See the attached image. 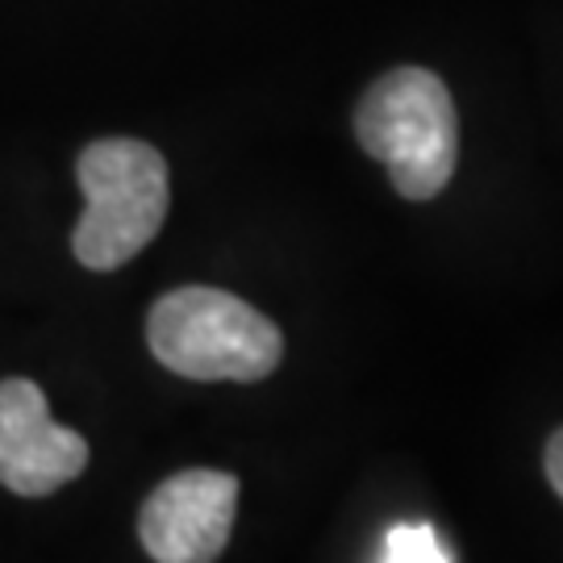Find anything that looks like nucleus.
<instances>
[{
    "instance_id": "obj_2",
    "label": "nucleus",
    "mask_w": 563,
    "mask_h": 563,
    "mask_svg": "<svg viewBox=\"0 0 563 563\" xmlns=\"http://www.w3.org/2000/svg\"><path fill=\"white\" fill-rule=\"evenodd\" d=\"M151 355L184 380L255 384L284 360V334L272 318L234 292L188 284L155 301L146 318Z\"/></svg>"
},
{
    "instance_id": "obj_7",
    "label": "nucleus",
    "mask_w": 563,
    "mask_h": 563,
    "mask_svg": "<svg viewBox=\"0 0 563 563\" xmlns=\"http://www.w3.org/2000/svg\"><path fill=\"white\" fill-rule=\"evenodd\" d=\"M543 472H547V484L555 488V497L563 501V426L547 439V451H543Z\"/></svg>"
},
{
    "instance_id": "obj_5",
    "label": "nucleus",
    "mask_w": 563,
    "mask_h": 563,
    "mask_svg": "<svg viewBox=\"0 0 563 563\" xmlns=\"http://www.w3.org/2000/svg\"><path fill=\"white\" fill-rule=\"evenodd\" d=\"M88 467L84 434L51 422L34 380H0V484L18 497H51Z\"/></svg>"
},
{
    "instance_id": "obj_4",
    "label": "nucleus",
    "mask_w": 563,
    "mask_h": 563,
    "mask_svg": "<svg viewBox=\"0 0 563 563\" xmlns=\"http://www.w3.org/2000/svg\"><path fill=\"white\" fill-rule=\"evenodd\" d=\"M239 514V481L213 467L176 472L146 497L139 539L155 563H218Z\"/></svg>"
},
{
    "instance_id": "obj_3",
    "label": "nucleus",
    "mask_w": 563,
    "mask_h": 563,
    "mask_svg": "<svg viewBox=\"0 0 563 563\" xmlns=\"http://www.w3.org/2000/svg\"><path fill=\"white\" fill-rule=\"evenodd\" d=\"M84 213L71 251L92 272H113L146 251L167 222L172 184L167 163L142 139H101L84 146L76 163Z\"/></svg>"
},
{
    "instance_id": "obj_1",
    "label": "nucleus",
    "mask_w": 563,
    "mask_h": 563,
    "mask_svg": "<svg viewBox=\"0 0 563 563\" xmlns=\"http://www.w3.org/2000/svg\"><path fill=\"white\" fill-rule=\"evenodd\" d=\"M355 139L380 159L405 201H434L460 163V113L426 67H393L363 92Z\"/></svg>"
},
{
    "instance_id": "obj_6",
    "label": "nucleus",
    "mask_w": 563,
    "mask_h": 563,
    "mask_svg": "<svg viewBox=\"0 0 563 563\" xmlns=\"http://www.w3.org/2000/svg\"><path fill=\"white\" fill-rule=\"evenodd\" d=\"M380 563H451L443 539L434 534V526L426 522H401L384 534Z\"/></svg>"
}]
</instances>
